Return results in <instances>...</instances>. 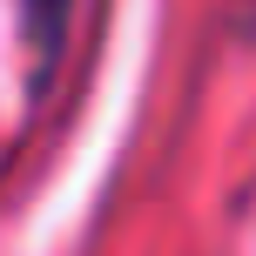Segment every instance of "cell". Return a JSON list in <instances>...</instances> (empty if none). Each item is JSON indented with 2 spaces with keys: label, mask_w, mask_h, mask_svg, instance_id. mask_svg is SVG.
Listing matches in <instances>:
<instances>
[{
  "label": "cell",
  "mask_w": 256,
  "mask_h": 256,
  "mask_svg": "<svg viewBox=\"0 0 256 256\" xmlns=\"http://www.w3.org/2000/svg\"><path fill=\"white\" fill-rule=\"evenodd\" d=\"M20 20H27V40H34L40 54H54L61 20H68V0H20Z\"/></svg>",
  "instance_id": "6da1fadb"
}]
</instances>
